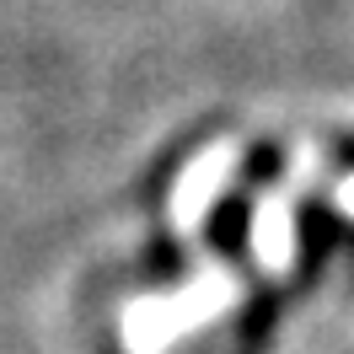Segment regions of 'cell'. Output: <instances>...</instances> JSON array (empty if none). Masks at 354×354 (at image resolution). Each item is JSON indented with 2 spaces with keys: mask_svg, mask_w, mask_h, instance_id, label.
I'll return each mask as SVG.
<instances>
[{
  "mask_svg": "<svg viewBox=\"0 0 354 354\" xmlns=\"http://www.w3.org/2000/svg\"><path fill=\"white\" fill-rule=\"evenodd\" d=\"M317 177V151L301 145L290 156V172L279 188H263L252 199V221H247V242H252V263L268 279H285L290 263H295V194L311 188Z\"/></svg>",
  "mask_w": 354,
  "mask_h": 354,
  "instance_id": "7a4b0ae2",
  "label": "cell"
},
{
  "mask_svg": "<svg viewBox=\"0 0 354 354\" xmlns=\"http://www.w3.org/2000/svg\"><path fill=\"white\" fill-rule=\"evenodd\" d=\"M333 209H338L344 221H354V172L333 183Z\"/></svg>",
  "mask_w": 354,
  "mask_h": 354,
  "instance_id": "277c9868",
  "label": "cell"
},
{
  "mask_svg": "<svg viewBox=\"0 0 354 354\" xmlns=\"http://www.w3.org/2000/svg\"><path fill=\"white\" fill-rule=\"evenodd\" d=\"M236 161H242V145L236 140H215V145H204L183 172H177L172 194H167V225H172L177 236H199L204 215L215 209L225 188H231V177H236Z\"/></svg>",
  "mask_w": 354,
  "mask_h": 354,
  "instance_id": "3957f363",
  "label": "cell"
},
{
  "mask_svg": "<svg viewBox=\"0 0 354 354\" xmlns=\"http://www.w3.org/2000/svg\"><path fill=\"white\" fill-rule=\"evenodd\" d=\"M242 306V279L231 263H204L188 285L151 290L118 311V338L124 354H172L177 344H188L194 333L215 328L221 317Z\"/></svg>",
  "mask_w": 354,
  "mask_h": 354,
  "instance_id": "6da1fadb",
  "label": "cell"
}]
</instances>
